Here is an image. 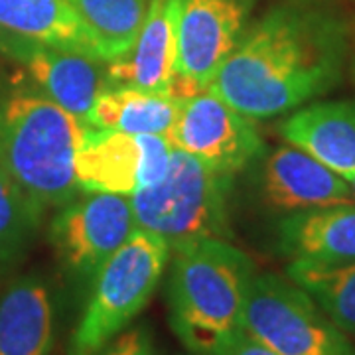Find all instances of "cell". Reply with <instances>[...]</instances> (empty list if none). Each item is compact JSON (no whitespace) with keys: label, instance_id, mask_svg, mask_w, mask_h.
Returning <instances> with one entry per match:
<instances>
[{"label":"cell","instance_id":"obj_5","mask_svg":"<svg viewBox=\"0 0 355 355\" xmlns=\"http://www.w3.org/2000/svg\"><path fill=\"white\" fill-rule=\"evenodd\" d=\"M170 245L137 227L93 277L83 314L69 340V355H99L146 308L170 263Z\"/></svg>","mask_w":355,"mask_h":355},{"label":"cell","instance_id":"obj_9","mask_svg":"<svg viewBox=\"0 0 355 355\" xmlns=\"http://www.w3.org/2000/svg\"><path fill=\"white\" fill-rule=\"evenodd\" d=\"M168 140L178 150L229 174H239L265 154V140L253 119L207 89L184 99Z\"/></svg>","mask_w":355,"mask_h":355},{"label":"cell","instance_id":"obj_4","mask_svg":"<svg viewBox=\"0 0 355 355\" xmlns=\"http://www.w3.org/2000/svg\"><path fill=\"white\" fill-rule=\"evenodd\" d=\"M235 174L172 148L160 180L130 196L140 229L162 237L170 249L203 239H229V193Z\"/></svg>","mask_w":355,"mask_h":355},{"label":"cell","instance_id":"obj_6","mask_svg":"<svg viewBox=\"0 0 355 355\" xmlns=\"http://www.w3.org/2000/svg\"><path fill=\"white\" fill-rule=\"evenodd\" d=\"M243 330L277 355H355L347 336L316 300L275 272H254Z\"/></svg>","mask_w":355,"mask_h":355},{"label":"cell","instance_id":"obj_20","mask_svg":"<svg viewBox=\"0 0 355 355\" xmlns=\"http://www.w3.org/2000/svg\"><path fill=\"white\" fill-rule=\"evenodd\" d=\"M286 277L302 286L345 336H355V263L292 259Z\"/></svg>","mask_w":355,"mask_h":355},{"label":"cell","instance_id":"obj_17","mask_svg":"<svg viewBox=\"0 0 355 355\" xmlns=\"http://www.w3.org/2000/svg\"><path fill=\"white\" fill-rule=\"evenodd\" d=\"M0 32L101 60L91 32L65 0H0Z\"/></svg>","mask_w":355,"mask_h":355},{"label":"cell","instance_id":"obj_15","mask_svg":"<svg viewBox=\"0 0 355 355\" xmlns=\"http://www.w3.org/2000/svg\"><path fill=\"white\" fill-rule=\"evenodd\" d=\"M50 286L38 275L12 280L0 296V355H53Z\"/></svg>","mask_w":355,"mask_h":355},{"label":"cell","instance_id":"obj_10","mask_svg":"<svg viewBox=\"0 0 355 355\" xmlns=\"http://www.w3.org/2000/svg\"><path fill=\"white\" fill-rule=\"evenodd\" d=\"M172 148L162 135H128L89 127L76 156L77 186L81 191L130 198L162 178Z\"/></svg>","mask_w":355,"mask_h":355},{"label":"cell","instance_id":"obj_1","mask_svg":"<svg viewBox=\"0 0 355 355\" xmlns=\"http://www.w3.org/2000/svg\"><path fill=\"white\" fill-rule=\"evenodd\" d=\"M345 36L336 20L275 6L247 26L207 91L249 119H270L312 103L340 83Z\"/></svg>","mask_w":355,"mask_h":355},{"label":"cell","instance_id":"obj_22","mask_svg":"<svg viewBox=\"0 0 355 355\" xmlns=\"http://www.w3.org/2000/svg\"><path fill=\"white\" fill-rule=\"evenodd\" d=\"M99 355H156L154 340L144 326H130L119 334Z\"/></svg>","mask_w":355,"mask_h":355},{"label":"cell","instance_id":"obj_24","mask_svg":"<svg viewBox=\"0 0 355 355\" xmlns=\"http://www.w3.org/2000/svg\"><path fill=\"white\" fill-rule=\"evenodd\" d=\"M345 180L349 182V186H352V190H354L355 193V174H352V176H345Z\"/></svg>","mask_w":355,"mask_h":355},{"label":"cell","instance_id":"obj_19","mask_svg":"<svg viewBox=\"0 0 355 355\" xmlns=\"http://www.w3.org/2000/svg\"><path fill=\"white\" fill-rule=\"evenodd\" d=\"M81 18L103 62L125 58L139 38L150 0H65Z\"/></svg>","mask_w":355,"mask_h":355},{"label":"cell","instance_id":"obj_21","mask_svg":"<svg viewBox=\"0 0 355 355\" xmlns=\"http://www.w3.org/2000/svg\"><path fill=\"white\" fill-rule=\"evenodd\" d=\"M42 214L44 211L0 166V272L22 259L38 229Z\"/></svg>","mask_w":355,"mask_h":355},{"label":"cell","instance_id":"obj_14","mask_svg":"<svg viewBox=\"0 0 355 355\" xmlns=\"http://www.w3.org/2000/svg\"><path fill=\"white\" fill-rule=\"evenodd\" d=\"M280 135L340 176L355 174V99L308 103L280 123Z\"/></svg>","mask_w":355,"mask_h":355},{"label":"cell","instance_id":"obj_23","mask_svg":"<svg viewBox=\"0 0 355 355\" xmlns=\"http://www.w3.org/2000/svg\"><path fill=\"white\" fill-rule=\"evenodd\" d=\"M221 355H277L275 352H270L268 347H265L263 343H259L253 340L251 336H247L243 331L241 336L235 342L229 345L227 349Z\"/></svg>","mask_w":355,"mask_h":355},{"label":"cell","instance_id":"obj_12","mask_svg":"<svg viewBox=\"0 0 355 355\" xmlns=\"http://www.w3.org/2000/svg\"><path fill=\"white\" fill-rule=\"evenodd\" d=\"M261 178L266 205L288 216L355 202L345 178L294 144L268 154Z\"/></svg>","mask_w":355,"mask_h":355},{"label":"cell","instance_id":"obj_18","mask_svg":"<svg viewBox=\"0 0 355 355\" xmlns=\"http://www.w3.org/2000/svg\"><path fill=\"white\" fill-rule=\"evenodd\" d=\"M184 99L166 91L107 87L85 116L89 127L168 137Z\"/></svg>","mask_w":355,"mask_h":355},{"label":"cell","instance_id":"obj_13","mask_svg":"<svg viewBox=\"0 0 355 355\" xmlns=\"http://www.w3.org/2000/svg\"><path fill=\"white\" fill-rule=\"evenodd\" d=\"M176 18V0H150L132 50L125 58L107 64L109 87L172 93L178 58Z\"/></svg>","mask_w":355,"mask_h":355},{"label":"cell","instance_id":"obj_8","mask_svg":"<svg viewBox=\"0 0 355 355\" xmlns=\"http://www.w3.org/2000/svg\"><path fill=\"white\" fill-rule=\"evenodd\" d=\"M176 79L172 93L188 99L209 87L245 34L257 0H176Z\"/></svg>","mask_w":355,"mask_h":355},{"label":"cell","instance_id":"obj_3","mask_svg":"<svg viewBox=\"0 0 355 355\" xmlns=\"http://www.w3.org/2000/svg\"><path fill=\"white\" fill-rule=\"evenodd\" d=\"M87 130L42 91L14 89L0 99V166L42 211L62 207L81 191L76 156Z\"/></svg>","mask_w":355,"mask_h":355},{"label":"cell","instance_id":"obj_2","mask_svg":"<svg viewBox=\"0 0 355 355\" xmlns=\"http://www.w3.org/2000/svg\"><path fill=\"white\" fill-rule=\"evenodd\" d=\"M253 261L229 239H203L172 249L168 318L193 355H221L243 331Z\"/></svg>","mask_w":355,"mask_h":355},{"label":"cell","instance_id":"obj_7","mask_svg":"<svg viewBox=\"0 0 355 355\" xmlns=\"http://www.w3.org/2000/svg\"><path fill=\"white\" fill-rule=\"evenodd\" d=\"M137 225L128 196L79 191L51 219V247L65 270L91 282Z\"/></svg>","mask_w":355,"mask_h":355},{"label":"cell","instance_id":"obj_11","mask_svg":"<svg viewBox=\"0 0 355 355\" xmlns=\"http://www.w3.org/2000/svg\"><path fill=\"white\" fill-rule=\"evenodd\" d=\"M0 50L26 69L32 83L67 113L85 121L93 103L109 87L107 62L89 53L46 46L2 34Z\"/></svg>","mask_w":355,"mask_h":355},{"label":"cell","instance_id":"obj_16","mask_svg":"<svg viewBox=\"0 0 355 355\" xmlns=\"http://www.w3.org/2000/svg\"><path fill=\"white\" fill-rule=\"evenodd\" d=\"M279 241L291 259L355 263V202L286 216Z\"/></svg>","mask_w":355,"mask_h":355}]
</instances>
